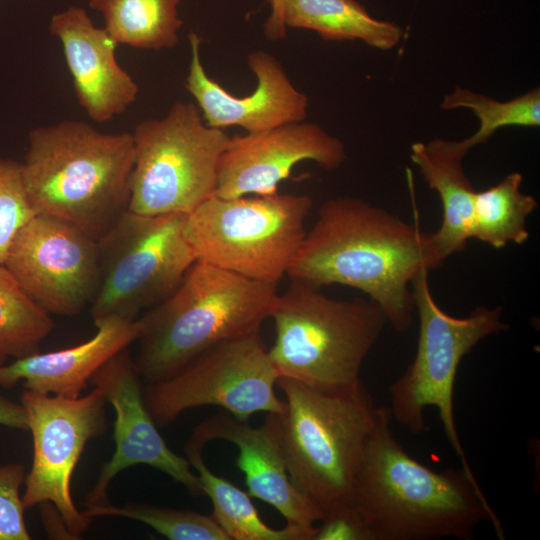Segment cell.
Masks as SVG:
<instances>
[{"mask_svg":"<svg viewBox=\"0 0 540 540\" xmlns=\"http://www.w3.org/2000/svg\"><path fill=\"white\" fill-rule=\"evenodd\" d=\"M407 180L414 223L360 198L326 200L287 271L290 280L358 289L396 331H408L415 311L411 282L423 267L434 266L430 232L422 231L418 221L410 169Z\"/></svg>","mask_w":540,"mask_h":540,"instance_id":"6da1fadb","label":"cell"},{"mask_svg":"<svg viewBox=\"0 0 540 540\" xmlns=\"http://www.w3.org/2000/svg\"><path fill=\"white\" fill-rule=\"evenodd\" d=\"M389 407H377L360 458L354 505L374 540L474 539L482 522L504 531L476 478L463 469L432 470L395 438Z\"/></svg>","mask_w":540,"mask_h":540,"instance_id":"7a4b0ae2","label":"cell"},{"mask_svg":"<svg viewBox=\"0 0 540 540\" xmlns=\"http://www.w3.org/2000/svg\"><path fill=\"white\" fill-rule=\"evenodd\" d=\"M20 165L36 215L67 221L95 240L129 210L132 132L106 133L77 120L39 126Z\"/></svg>","mask_w":540,"mask_h":540,"instance_id":"3957f363","label":"cell"},{"mask_svg":"<svg viewBox=\"0 0 540 540\" xmlns=\"http://www.w3.org/2000/svg\"><path fill=\"white\" fill-rule=\"evenodd\" d=\"M277 295V284L196 260L176 289L137 319L133 360L142 381L167 379L220 342L260 333Z\"/></svg>","mask_w":540,"mask_h":540,"instance_id":"277c9868","label":"cell"},{"mask_svg":"<svg viewBox=\"0 0 540 540\" xmlns=\"http://www.w3.org/2000/svg\"><path fill=\"white\" fill-rule=\"evenodd\" d=\"M270 318L275 341L268 354L278 377L325 392L362 384L363 363L388 324L370 299H334L296 281L278 293Z\"/></svg>","mask_w":540,"mask_h":540,"instance_id":"5b68a950","label":"cell"},{"mask_svg":"<svg viewBox=\"0 0 540 540\" xmlns=\"http://www.w3.org/2000/svg\"><path fill=\"white\" fill-rule=\"evenodd\" d=\"M285 397L281 436L293 485L324 514L354 506V488L364 444L377 407L363 384L325 392L278 378Z\"/></svg>","mask_w":540,"mask_h":540,"instance_id":"8992f818","label":"cell"},{"mask_svg":"<svg viewBox=\"0 0 540 540\" xmlns=\"http://www.w3.org/2000/svg\"><path fill=\"white\" fill-rule=\"evenodd\" d=\"M312 206L308 194L212 195L186 215L183 231L196 260L278 284L302 245Z\"/></svg>","mask_w":540,"mask_h":540,"instance_id":"52a82bcc","label":"cell"},{"mask_svg":"<svg viewBox=\"0 0 540 540\" xmlns=\"http://www.w3.org/2000/svg\"><path fill=\"white\" fill-rule=\"evenodd\" d=\"M423 267L411 289L419 318L415 357L405 372L389 387L392 418L412 434L425 430L424 411L438 410L446 438L472 478L473 471L460 442L454 417L453 394L461 360L480 341L508 328L500 307L479 306L466 317L447 314L436 303Z\"/></svg>","mask_w":540,"mask_h":540,"instance_id":"ba28073f","label":"cell"},{"mask_svg":"<svg viewBox=\"0 0 540 540\" xmlns=\"http://www.w3.org/2000/svg\"><path fill=\"white\" fill-rule=\"evenodd\" d=\"M132 135L130 211L187 215L214 195L230 136L208 126L195 103L175 102L163 117L138 123Z\"/></svg>","mask_w":540,"mask_h":540,"instance_id":"9c48e42d","label":"cell"},{"mask_svg":"<svg viewBox=\"0 0 540 540\" xmlns=\"http://www.w3.org/2000/svg\"><path fill=\"white\" fill-rule=\"evenodd\" d=\"M185 214L126 211L99 240V286L90 304L96 323L134 321L168 297L196 261L184 235Z\"/></svg>","mask_w":540,"mask_h":540,"instance_id":"30bf717a","label":"cell"},{"mask_svg":"<svg viewBox=\"0 0 540 540\" xmlns=\"http://www.w3.org/2000/svg\"><path fill=\"white\" fill-rule=\"evenodd\" d=\"M278 378L258 333L210 347L171 377L145 384L143 397L160 427L189 409L207 405L248 422L257 412L283 415L285 402L275 393Z\"/></svg>","mask_w":540,"mask_h":540,"instance_id":"8fae6325","label":"cell"},{"mask_svg":"<svg viewBox=\"0 0 540 540\" xmlns=\"http://www.w3.org/2000/svg\"><path fill=\"white\" fill-rule=\"evenodd\" d=\"M106 403L102 392L95 387L77 398L29 390L21 395L33 441V460L24 481L23 505L26 509L52 504L72 539L80 538L93 520L74 504L71 479L87 442L107 428Z\"/></svg>","mask_w":540,"mask_h":540,"instance_id":"7c38bea8","label":"cell"},{"mask_svg":"<svg viewBox=\"0 0 540 540\" xmlns=\"http://www.w3.org/2000/svg\"><path fill=\"white\" fill-rule=\"evenodd\" d=\"M3 266L50 315L73 316L99 286L97 240L62 219L35 215L16 234Z\"/></svg>","mask_w":540,"mask_h":540,"instance_id":"4fadbf2b","label":"cell"},{"mask_svg":"<svg viewBox=\"0 0 540 540\" xmlns=\"http://www.w3.org/2000/svg\"><path fill=\"white\" fill-rule=\"evenodd\" d=\"M115 411V450L105 462L94 486L85 497V505L108 502V488L122 470L136 465L151 466L183 485L193 496L204 491L197 473L186 457L173 452L166 444L150 415L143 397L142 379L128 348L106 361L91 377Z\"/></svg>","mask_w":540,"mask_h":540,"instance_id":"5bb4252c","label":"cell"},{"mask_svg":"<svg viewBox=\"0 0 540 540\" xmlns=\"http://www.w3.org/2000/svg\"><path fill=\"white\" fill-rule=\"evenodd\" d=\"M345 159V145L339 138L305 120L235 135L220 157L214 195L234 198L274 194L302 161H313L331 171Z\"/></svg>","mask_w":540,"mask_h":540,"instance_id":"9a60e30c","label":"cell"},{"mask_svg":"<svg viewBox=\"0 0 540 540\" xmlns=\"http://www.w3.org/2000/svg\"><path fill=\"white\" fill-rule=\"evenodd\" d=\"M188 39L191 56L184 85L208 126L219 129L238 126L246 132H260L305 120L308 98L292 84L274 55L264 50L249 53L247 63L257 78V86L251 94L237 97L205 71L200 37L191 32Z\"/></svg>","mask_w":540,"mask_h":540,"instance_id":"2e32d148","label":"cell"},{"mask_svg":"<svg viewBox=\"0 0 540 540\" xmlns=\"http://www.w3.org/2000/svg\"><path fill=\"white\" fill-rule=\"evenodd\" d=\"M218 439L238 448L236 464L245 475L250 496L273 506L287 524L315 535V523L324 514L291 482L282 444L281 415L266 413L264 422L252 427L221 411L199 423L187 443L203 449Z\"/></svg>","mask_w":540,"mask_h":540,"instance_id":"e0dca14e","label":"cell"},{"mask_svg":"<svg viewBox=\"0 0 540 540\" xmlns=\"http://www.w3.org/2000/svg\"><path fill=\"white\" fill-rule=\"evenodd\" d=\"M49 31L61 43L77 101L93 121H110L136 101L139 87L117 61L118 44L83 8L54 14Z\"/></svg>","mask_w":540,"mask_h":540,"instance_id":"ac0fdd59","label":"cell"},{"mask_svg":"<svg viewBox=\"0 0 540 540\" xmlns=\"http://www.w3.org/2000/svg\"><path fill=\"white\" fill-rule=\"evenodd\" d=\"M97 332L76 346L13 360L0 365V386L12 388L19 381L25 390L77 398L94 373L113 355L136 341L137 320L116 316L94 323Z\"/></svg>","mask_w":540,"mask_h":540,"instance_id":"d6986e66","label":"cell"},{"mask_svg":"<svg viewBox=\"0 0 540 540\" xmlns=\"http://www.w3.org/2000/svg\"><path fill=\"white\" fill-rule=\"evenodd\" d=\"M465 155L451 140L434 139L411 146L412 162L429 188L438 193L442 204V223L430 233L434 269L463 251L472 239L476 191L462 166Z\"/></svg>","mask_w":540,"mask_h":540,"instance_id":"ffe728a7","label":"cell"},{"mask_svg":"<svg viewBox=\"0 0 540 540\" xmlns=\"http://www.w3.org/2000/svg\"><path fill=\"white\" fill-rule=\"evenodd\" d=\"M288 28L313 30L327 41L361 40L380 50L394 48L404 35L390 21L373 18L357 0H285Z\"/></svg>","mask_w":540,"mask_h":540,"instance_id":"44dd1931","label":"cell"},{"mask_svg":"<svg viewBox=\"0 0 540 540\" xmlns=\"http://www.w3.org/2000/svg\"><path fill=\"white\" fill-rule=\"evenodd\" d=\"M202 448L186 443V458L197 471L204 494L212 502V516L230 540H313L314 532L286 524L269 527L245 493L227 479L214 474L205 464Z\"/></svg>","mask_w":540,"mask_h":540,"instance_id":"7402d4cb","label":"cell"},{"mask_svg":"<svg viewBox=\"0 0 540 540\" xmlns=\"http://www.w3.org/2000/svg\"><path fill=\"white\" fill-rule=\"evenodd\" d=\"M103 15L105 30L119 45L142 50L170 49L183 24L179 0H89Z\"/></svg>","mask_w":540,"mask_h":540,"instance_id":"603a6c76","label":"cell"},{"mask_svg":"<svg viewBox=\"0 0 540 540\" xmlns=\"http://www.w3.org/2000/svg\"><path fill=\"white\" fill-rule=\"evenodd\" d=\"M522 182V174L512 172L494 186L476 191L472 239L495 249L510 243L522 245L529 239L527 219L537 202L521 191Z\"/></svg>","mask_w":540,"mask_h":540,"instance_id":"cb8c5ba5","label":"cell"},{"mask_svg":"<svg viewBox=\"0 0 540 540\" xmlns=\"http://www.w3.org/2000/svg\"><path fill=\"white\" fill-rule=\"evenodd\" d=\"M54 328L49 313L31 300L0 266V365L40 352Z\"/></svg>","mask_w":540,"mask_h":540,"instance_id":"d4e9b609","label":"cell"},{"mask_svg":"<svg viewBox=\"0 0 540 540\" xmlns=\"http://www.w3.org/2000/svg\"><path fill=\"white\" fill-rule=\"evenodd\" d=\"M440 107L443 110L465 108L479 120V128L470 137L456 141L459 149L467 154L475 146L486 142L495 132L505 127L540 126V90L534 88L508 101L455 86L446 94Z\"/></svg>","mask_w":540,"mask_h":540,"instance_id":"484cf974","label":"cell"},{"mask_svg":"<svg viewBox=\"0 0 540 540\" xmlns=\"http://www.w3.org/2000/svg\"><path fill=\"white\" fill-rule=\"evenodd\" d=\"M84 512L92 518L117 516L142 522L170 540H230L212 514L144 503L116 506L109 501L101 505L86 506Z\"/></svg>","mask_w":540,"mask_h":540,"instance_id":"4316f807","label":"cell"},{"mask_svg":"<svg viewBox=\"0 0 540 540\" xmlns=\"http://www.w3.org/2000/svg\"><path fill=\"white\" fill-rule=\"evenodd\" d=\"M36 215L29 201L19 162L0 158V266L18 231Z\"/></svg>","mask_w":540,"mask_h":540,"instance_id":"83f0119b","label":"cell"},{"mask_svg":"<svg viewBox=\"0 0 540 540\" xmlns=\"http://www.w3.org/2000/svg\"><path fill=\"white\" fill-rule=\"evenodd\" d=\"M25 466L0 465V540H30L24 521L25 507L20 488L25 481Z\"/></svg>","mask_w":540,"mask_h":540,"instance_id":"f1b7e54d","label":"cell"},{"mask_svg":"<svg viewBox=\"0 0 540 540\" xmlns=\"http://www.w3.org/2000/svg\"><path fill=\"white\" fill-rule=\"evenodd\" d=\"M313 540H374L355 505L326 515Z\"/></svg>","mask_w":540,"mask_h":540,"instance_id":"f546056e","label":"cell"},{"mask_svg":"<svg viewBox=\"0 0 540 540\" xmlns=\"http://www.w3.org/2000/svg\"><path fill=\"white\" fill-rule=\"evenodd\" d=\"M0 425L28 430L25 408L0 394Z\"/></svg>","mask_w":540,"mask_h":540,"instance_id":"4dcf8cb0","label":"cell"},{"mask_svg":"<svg viewBox=\"0 0 540 540\" xmlns=\"http://www.w3.org/2000/svg\"><path fill=\"white\" fill-rule=\"evenodd\" d=\"M284 2L285 0H269L271 12L263 25L264 34L269 40L278 41L286 36Z\"/></svg>","mask_w":540,"mask_h":540,"instance_id":"1f68e13d","label":"cell"}]
</instances>
